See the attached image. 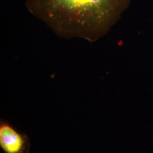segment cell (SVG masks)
Listing matches in <instances>:
<instances>
[{
    "label": "cell",
    "instance_id": "6da1fadb",
    "mask_svg": "<svg viewBox=\"0 0 153 153\" xmlns=\"http://www.w3.org/2000/svg\"><path fill=\"white\" fill-rule=\"evenodd\" d=\"M131 0H27L26 7L57 35L94 43L106 35Z\"/></svg>",
    "mask_w": 153,
    "mask_h": 153
},
{
    "label": "cell",
    "instance_id": "7a4b0ae2",
    "mask_svg": "<svg viewBox=\"0 0 153 153\" xmlns=\"http://www.w3.org/2000/svg\"><path fill=\"white\" fill-rule=\"evenodd\" d=\"M0 147L5 153H29L30 140L7 121H0Z\"/></svg>",
    "mask_w": 153,
    "mask_h": 153
}]
</instances>
